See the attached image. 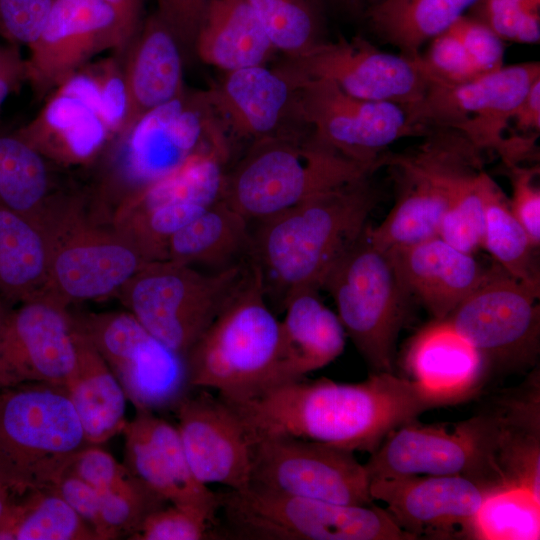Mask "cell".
Listing matches in <instances>:
<instances>
[{"label":"cell","instance_id":"obj_1","mask_svg":"<svg viewBox=\"0 0 540 540\" xmlns=\"http://www.w3.org/2000/svg\"><path fill=\"white\" fill-rule=\"evenodd\" d=\"M227 403L240 416L252 442L291 436L370 453L397 427L427 410L451 404L392 372H374L359 383L302 378L249 400Z\"/></svg>","mask_w":540,"mask_h":540},{"label":"cell","instance_id":"obj_2","mask_svg":"<svg viewBox=\"0 0 540 540\" xmlns=\"http://www.w3.org/2000/svg\"><path fill=\"white\" fill-rule=\"evenodd\" d=\"M378 199L368 176L259 220L253 259L264 281L271 277L284 297L300 288L320 289L327 271L367 226Z\"/></svg>","mask_w":540,"mask_h":540},{"label":"cell","instance_id":"obj_3","mask_svg":"<svg viewBox=\"0 0 540 540\" xmlns=\"http://www.w3.org/2000/svg\"><path fill=\"white\" fill-rule=\"evenodd\" d=\"M266 285L253 259L251 273L186 356L193 389H211L236 403L278 385L280 321L268 307Z\"/></svg>","mask_w":540,"mask_h":540},{"label":"cell","instance_id":"obj_4","mask_svg":"<svg viewBox=\"0 0 540 540\" xmlns=\"http://www.w3.org/2000/svg\"><path fill=\"white\" fill-rule=\"evenodd\" d=\"M378 168L347 158L295 126L251 143L226 174L223 201L249 222L284 211Z\"/></svg>","mask_w":540,"mask_h":540},{"label":"cell","instance_id":"obj_5","mask_svg":"<svg viewBox=\"0 0 540 540\" xmlns=\"http://www.w3.org/2000/svg\"><path fill=\"white\" fill-rule=\"evenodd\" d=\"M414 148L387 151L382 167L389 169L396 199L386 218L368 225L371 241L391 250L438 236L442 217L453 196L483 170V152L460 132L432 127Z\"/></svg>","mask_w":540,"mask_h":540},{"label":"cell","instance_id":"obj_6","mask_svg":"<svg viewBox=\"0 0 540 540\" xmlns=\"http://www.w3.org/2000/svg\"><path fill=\"white\" fill-rule=\"evenodd\" d=\"M88 445L64 386L0 389V481L15 492L53 488Z\"/></svg>","mask_w":540,"mask_h":540},{"label":"cell","instance_id":"obj_7","mask_svg":"<svg viewBox=\"0 0 540 540\" xmlns=\"http://www.w3.org/2000/svg\"><path fill=\"white\" fill-rule=\"evenodd\" d=\"M253 259L213 273L168 259L142 266L115 294L154 337L186 356L247 281Z\"/></svg>","mask_w":540,"mask_h":540},{"label":"cell","instance_id":"obj_8","mask_svg":"<svg viewBox=\"0 0 540 540\" xmlns=\"http://www.w3.org/2000/svg\"><path fill=\"white\" fill-rule=\"evenodd\" d=\"M223 539L415 540L387 510L291 497L254 487L219 493Z\"/></svg>","mask_w":540,"mask_h":540},{"label":"cell","instance_id":"obj_9","mask_svg":"<svg viewBox=\"0 0 540 540\" xmlns=\"http://www.w3.org/2000/svg\"><path fill=\"white\" fill-rule=\"evenodd\" d=\"M539 78V61H530L459 83L431 80L423 97L405 110L415 126L456 130L480 150L496 152L505 166L519 164L534 152L536 138L506 133L513 112Z\"/></svg>","mask_w":540,"mask_h":540},{"label":"cell","instance_id":"obj_10","mask_svg":"<svg viewBox=\"0 0 540 540\" xmlns=\"http://www.w3.org/2000/svg\"><path fill=\"white\" fill-rule=\"evenodd\" d=\"M320 288L333 298L337 315L374 372H392L407 293L392 254L375 245L368 224L323 277Z\"/></svg>","mask_w":540,"mask_h":540},{"label":"cell","instance_id":"obj_11","mask_svg":"<svg viewBox=\"0 0 540 540\" xmlns=\"http://www.w3.org/2000/svg\"><path fill=\"white\" fill-rule=\"evenodd\" d=\"M84 206L79 197L47 233V276L39 293L68 308L115 295L151 261L128 233L96 222Z\"/></svg>","mask_w":540,"mask_h":540},{"label":"cell","instance_id":"obj_12","mask_svg":"<svg viewBox=\"0 0 540 540\" xmlns=\"http://www.w3.org/2000/svg\"><path fill=\"white\" fill-rule=\"evenodd\" d=\"M204 92L186 89L140 117L116 137L113 178L124 186L120 204L171 174L197 153L230 146Z\"/></svg>","mask_w":540,"mask_h":540},{"label":"cell","instance_id":"obj_13","mask_svg":"<svg viewBox=\"0 0 540 540\" xmlns=\"http://www.w3.org/2000/svg\"><path fill=\"white\" fill-rule=\"evenodd\" d=\"M71 314L75 327L103 357L135 409L176 408L193 389L186 359L127 310Z\"/></svg>","mask_w":540,"mask_h":540},{"label":"cell","instance_id":"obj_14","mask_svg":"<svg viewBox=\"0 0 540 540\" xmlns=\"http://www.w3.org/2000/svg\"><path fill=\"white\" fill-rule=\"evenodd\" d=\"M296 84V120L354 161L380 168L391 144L422 137L430 129L413 125L400 105L353 97L328 80H296Z\"/></svg>","mask_w":540,"mask_h":540},{"label":"cell","instance_id":"obj_15","mask_svg":"<svg viewBox=\"0 0 540 540\" xmlns=\"http://www.w3.org/2000/svg\"><path fill=\"white\" fill-rule=\"evenodd\" d=\"M354 452L291 436L253 441L251 487L291 497L369 505V477Z\"/></svg>","mask_w":540,"mask_h":540},{"label":"cell","instance_id":"obj_16","mask_svg":"<svg viewBox=\"0 0 540 540\" xmlns=\"http://www.w3.org/2000/svg\"><path fill=\"white\" fill-rule=\"evenodd\" d=\"M539 293L496 264L446 319L477 350L484 368H524L539 353Z\"/></svg>","mask_w":540,"mask_h":540},{"label":"cell","instance_id":"obj_17","mask_svg":"<svg viewBox=\"0 0 540 540\" xmlns=\"http://www.w3.org/2000/svg\"><path fill=\"white\" fill-rule=\"evenodd\" d=\"M405 423L371 453L364 465L373 479L460 475L495 490L490 426L485 413L454 425Z\"/></svg>","mask_w":540,"mask_h":540},{"label":"cell","instance_id":"obj_18","mask_svg":"<svg viewBox=\"0 0 540 540\" xmlns=\"http://www.w3.org/2000/svg\"><path fill=\"white\" fill-rule=\"evenodd\" d=\"M295 80L323 79L364 100L404 109L416 104L430 82L421 59L383 51L361 36L322 42L279 66Z\"/></svg>","mask_w":540,"mask_h":540},{"label":"cell","instance_id":"obj_19","mask_svg":"<svg viewBox=\"0 0 540 540\" xmlns=\"http://www.w3.org/2000/svg\"><path fill=\"white\" fill-rule=\"evenodd\" d=\"M77 362L71 311L43 293L11 309L3 331V388L21 383L65 386Z\"/></svg>","mask_w":540,"mask_h":540},{"label":"cell","instance_id":"obj_20","mask_svg":"<svg viewBox=\"0 0 540 540\" xmlns=\"http://www.w3.org/2000/svg\"><path fill=\"white\" fill-rule=\"evenodd\" d=\"M15 132L50 162L83 165L117 136L86 64L50 94L43 108Z\"/></svg>","mask_w":540,"mask_h":540},{"label":"cell","instance_id":"obj_21","mask_svg":"<svg viewBox=\"0 0 540 540\" xmlns=\"http://www.w3.org/2000/svg\"><path fill=\"white\" fill-rule=\"evenodd\" d=\"M494 490L460 475H419L373 479V500L386 504L396 524L415 539L474 538L477 513Z\"/></svg>","mask_w":540,"mask_h":540},{"label":"cell","instance_id":"obj_22","mask_svg":"<svg viewBox=\"0 0 540 540\" xmlns=\"http://www.w3.org/2000/svg\"><path fill=\"white\" fill-rule=\"evenodd\" d=\"M180 440L199 482L242 490L250 485L253 443L235 409L207 389L190 392L175 408Z\"/></svg>","mask_w":540,"mask_h":540},{"label":"cell","instance_id":"obj_23","mask_svg":"<svg viewBox=\"0 0 540 540\" xmlns=\"http://www.w3.org/2000/svg\"><path fill=\"white\" fill-rule=\"evenodd\" d=\"M115 15L102 0H53L28 46L26 81L36 96L49 95L97 53L115 49Z\"/></svg>","mask_w":540,"mask_h":540},{"label":"cell","instance_id":"obj_24","mask_svg":"<svg viewBox=\"0 0 540 540\" xmlns=\"http://www.w3.org/2000/svg\"><path fill=\"white\" fill-rule=\"evenodd\" d=\"M123 430L129 471L168 503L194 509L219 521V493L194 476L176 426L155 412L135 409Z\"/></svg>","mask_w":540,"mask_h":540},{"label":"cell","instance_id":"obj_25","mask_svg":"<svg viewBox=\"0 0 540 540\" xmlns=\"http://www.w3.org/2000/svg\"><path fill=\"white\" fill-rule=\"evenodd\" d=\"M296 88L283 69L261 64L225 71L204 93L225 131L251 144L295 127Z\"/></svg>","mask_w":540,"mask_h":540},{"label":"cell","instance_id":"obj_26","mask_svg":"<svg viewBox=\"0 0 540 540\" xmlns=\"http://www.w3.org/2000/svg\"><path fill=\"white\" fill-rule=\"evenodd\" d=\"M389 251L407 293L435 320L446 319L492 269L439 236Z\"/></svg>","mask_w":540,"mask_h":540},{"label":"cell","instance_id":"obj_27","mask_svg":"<svg viewBox=\"0 0 540 540\" xmlns=\"http://www.w3.org/2000/svg\"><path fill=\"white\" fill-rule=\"evenodd\" d=\"M127 107L121 130L184 90L182 47L166 23L152 14L122 57Z\"/></svg>","mask_w":540,"mask_h":540},{"label":"cell","instance_id":"obj_28","mask_svg":"<svg viewBox=\"0 0 540 540\" xmlns=\"http://www.w3.org/2000/svg\"><path fill=\"white\" fill-rule=\"evenodd\" d=\"M318 290L300 288L283 298L285 317L280 321L282 362L278 385L304 378L344 351L346 332L338 315L320 299Z\"/></svg>","mask_w":540,"mask_h":540},{"label":"cell","instance_id":"obj_29","mask_svg":"<svg viewBox=\"0 0 540 540\" xmlns=\"http://www.w3.org/2000/svg\"><path fill=\"white\" fill-rule=\"evenodd\" d=\"M502 400L497 409L487 412L496 484L499 488H525L540 497L538 384Z\"/></svg>","mask_w":540,"mask_h":540},{"label":"cell","instance_id":"obj_30","mask_svg":"<svg viewBox=\"0 0 540 540\" xmlns=\"http://www.w3.org/2000/svg\"><path fill=\"white\" fill-rule=\"evenodd\" d=\"M406 364L415 382L452 404L475 390L485 369L477 350L447 319L436 320L414 337Z\"/></svg>","mask_w":540,"mask_h":540},{"label":"cell","instance_id":"obj_31","mask_svg":"<svg viewBox=\"0 0 540 540\" xmlns=\"http://www.w3.org/2000/svg\"><path fill=\"white\" fill-rule=\"evenodd\" d=\"M72 195L57 188L48 159L15 130L0 128V207L27 217L45 232Z\"/></svg>","mask_w":540,"mask_h":540},{"label":"cell","instance_id":"obj_32","mask_svg":"<svg viewBox=\"0 0 540 540\" xmlns=\"http://www.w3.org/2000/svg\"><path fill=\"white\" fill-rule=\"evenodd\" d=\"M74 340L76 367L64 387L88 444L100 445L123 432L128 399L103 357L75 325Z\"/></svg>","mask_w":540,"mask_h":540},{"label":"cell","instance_id":"obj_33","mask_svg":"<svg viewBox=\"0 0 540 540\" xmlns=\"http://www.w3.org/2000/svg\"><path fill=\"white\" fill-rule=\"evenodd\" d=\"M194 50L230 71L264 64L275 49L248 0H207Z\"/></svg>","mask_w":540,"mask_h":540},{"label":"cell","instance_id":"obj_34","mask_svg":"<svg viewBox=\"0 0 540 540\" xmlns=\"http://www.w3.org/2000/svg\"><path fill=\"white\" fill-rule=\"evenodd\" d=\"M249 221L223 200L176 231L167 241L165 259L222 270L253 259Z\"/></svg>","mask_w":540,"mask_h":540},{"label":"cell","instance_id":"obj_35","mask_svg":"<svg viewBox=\"0 0 540 540\" xmlns=\"http://www.w3.org/2000/svg\"><path fill=\"white\" fill-rule=\"evenodd\" d=\"M49 240L32 220L0 207V297L20 303L46 281Z\"/></svg>","mask_w":540,"mask_h":540},{"label":"cell","instance_id":"obj_36","mask_svg":"<svg viewBox=\"0 0 540 540\" xmlns=\"http://www.w3.org/2000/svg\"><path fill=\"white\" fill-rule=\"evenodd\" d=\"M476 0H378L367 12L374 31L410 58L445 31Z\"/></svg>","mask_w":540,"mask_h":540},{"label":"cell","instance_id":"obj_37","mask_svg":"<svg viewBox=\"0 0 540 540\" xmlns=\"http://www.w3.org/2000/svg\"><path fill=\"white\" fill-rule=\"evenodd\" d=\"M484 211L482 248H485L509 276L540 292V271L536 248L513 215L509 200L491 176L480 178Z\"/></svg>","mask_w":540,"mask_h":540},{"label":"cell","instance_id":"obj_38","mask_svg":"<svg viewBox=\"0 0 540 540\" xmlns=\"http://www.w3.org/2000/svg\"><path fill=\"white\" fill-rule=\"evenodd\" d=\"M0 540H98L54 488L21 494L0 524Z\"/></svg>","mask_w":540,"mask_h":540},{"label":"cell","instance_id":"obj_39","mask_svg":"<svg viewBox=\"0 0 540 540\" xmlns=\"http://www.w3.org/2000/svg\"><path fill=\"white\" fill-rule=\"evenodd\" d=\"M275 50L300 56L320 43L323 0H248Z\"/></svg>","mask_w":540,"mask_h":540},{"label":"cell","instance_id":"obj_40","mask_svg":"<svg viewBox=\"0 0 540 540\" xmlns=\"http://www.w3.org/2000/svg\"><path fill=\"white\" fill-rule=\"evenodd\" d=\"M540 536V497L528 489L491 491L477 513L474 538L535 540Z\"/></svg>","mask_w":540,"mask_h":540},{"label":"cell","instance_id":"obj_41","mask_svg":"<svg viewBox=\"0 0 540 540\" xmlns=\"http://www.w3.org/2000/svg\"><path fill=\"white\" fill-rule=\"evenodd\" d=\"M99 496L104 540L131 539L149 514L168 503L135 475L119 487L99 491Z\"/></svg>","mask_w":540,"mask_h":540},{"label":"cell","instance_id":"obj_42","mask_svg":"<svg viewBox=\"0 0 540 540\" xmlns=\"http://www.w3.org/2000/svg\"><path fill=\"white\" fill-rule=\"evenodd\" d=\"M478 172L451 199L440 223L438 236L456 249L474 254L482 247L484 211Z\"/></svg>","mask_w":540,"mask_h":540},{"label":"cell","instance_id":"obj_43","mask_svg":"<svg viewBox=\"0 0 540 540\" xmlns=\"http://www.w3.org/2000/svg\"><path fill=\"white\" fill-rule=\"evenodd\" d=\"M133 540L223 539L220 522L194 509L170 504L149 514Z\"/></svg>","mask_w":540,"mask_h":540},{"label":"cell","instance_id":"obj_44","mask_svg":"<svg viewBox=\"0 0 540 540\" xmlns=\"http://www.w3.org/2000/svg\"><path fill=\"white\" fill-rule=\"evenodd\" d=\"M469 9L473 18L504 41L534 44L540 40V12L521 0H476Z\"/></svg>","mask_w":540,"mask_h":540},{"label":"cell","instance_id":"obj_45","mask_svg":"<svg viewBox=\"0 0 540 540\" xmlns=\"http://www.w3.org/2000/svg\"><path fill=\"white\" fill-rule=\"evenodd\" d=\"M421 59L432 81L459 83L481 75L460 40L448 28L430 40Z\"/></svg>","mask_w":540,"mask_h":540},{"label":"cell","instance_id":"obj_46","mask_svg":"<svg viewBox=\"0 0 540 540\" xmlns=\"http://www.w3.org/2000/svg\"><path fill=\"white\" fill-rule=\"evenodd\" d=\"M448 29L460 40L480 74L496 71L505 65L504 40L481 21L462 15Z\"/></svg>","mask_w":540,"mask_h":540},{"label":"cell","instance_id":"obj_47","mask_svg":"<svg viewBox=\"0 0 540 540\" xmlns=\"http://www.w3.org/2000/svg\"><path fill=\"white\" fill-rule=\"evenodd\" d=\"M511 182L510 209L527 232L532 244L540 245V188L539 165L521 163L506 166Z\"/></svg>","mask_w":540,"mask_h":540},{"label":"cell","instance_id":"obj_48","mask_svg":"<svg viewBox=\"0 0 540 540\" xmlns=\"http://www.w3.org/2000/svg\"><path fill=\"white\" fill-rule=\"evenodd\" d=\"M53 0H0V33L11 44L29 46L38 37Z\"/></svg>","mask_w":540,"mask_h":540},{"label":"cell","instance_id":"obj_49","mask_svg":"<svg viewBox=\"0 0 540 540\" xmlns=\"http://www.w3.org/2000/svg\"><path fill=\"white\" fill-rule=\"evenodd\" d=\"M77 476L98 491L114 489L126 483L133 474L99 445L82 449L69 467Z\"/></svg>","mask_w":540,"mask_h":540},{"label":"cell","instance_id":"obj_50","mask_svg":"<svg viewBox=\"0 0 540 540\" xmlns=\"http://www.w3.org/2000/svg\"><path fill=\"white\" fill-rule=\"evenodd\" d=\"M207 0H157L155 12L171 29L182 49H194Z\"/></svg>","mask_w":540,"mask_h":540},{"label":"cell","instance_id":"obj_51","mask_svg":"<svg viewBox=\"0 0 540 540\" xmlns=\"http://www.w3.org/2000/svg\"><path fill=\"white\" fill-rule=\"evenodd\" d=\"M53 488L93 529L98 540H104L99 491L69 472Z\"/></svg>","mask_w":540,"mask_h":540},{"label":"cell","instance_id":"obj_52","mask_svg":"<svg viewBox=\"0 0 540 540\" xmlns=\"http://www.w3.org/2000/svg\"><path fill=\"white\" fill-rule=\"evenodd\" d=\"M115 15V55L122 58L140 29L142 0H102Z\"/></svg>","mask_w":540,"mask_h":540},{"label":"cell","instance_id":"obj_53","mask_svg":"<svg viewBox=\"0 0 540 540\" xmlns=\"http://www.w3.org/2000/svg\"><path fill=\"white\" fill-rule=\"evenodd\" d=\"M26 81L25 60L22 59L18 45L4 46L0 57V107L20 84Z\"/></svg>","mask_w":540,"mask_h":540},{"label":"cell","instance_id":"obj_54","mask_svg":"<svg viewBox=\"0 0 540 540\" xmlns=\"http://www.w3.org/2000/svg\"><path fill=\"white\" fill-rule=\"evenodd\" d=\"M511 123L522 133L537 136L540 131V78L525 94L512 114Z\"/></svg>","mask_w":540,"mask_h":540},{"label":"cell","instance_id":"obj_55","mask_svg":"<svg viewBox=\"0 0 540 540\" xmlns=\"http://www.w3.org/2000/svg\"><path fill=\"white\" fill-rule=\"evenodd\" d=\"M20 495L0 481V524L6 518Z\"/></svg>","mask_w":540,"mask_h":540},{"label":"cell","instance_id":"obj_56","mask_svg":"<svg viewBox=\"0 0 540 540\" xmlns=\"http://www.w3.org/2000/svg\"><path fill=\"white\" fill-rule=\"evenodd\" d=\"M12 309V304L0 297V389L3 388L1 367V343L7 317Z\"/></svg>","mask_w":540,"mask_h":540},{"label":"cell","instance_id":"obj_57","mask_svg":"<svg viewBox=\"0 0 540 540\" xmlns=\"http://www.w3.org/2000/svg\"><path fill=\"white\" fill-rule=\"evenodd\" d=\"M350 8H360L365 0H342Z\"/></svg>","mask_w":540,"mask_h":540},{"label":"cell","instance_id":"obj_58","mask_svg":"<svg viewBox=\"0 0 540 540\" xmlns=\"http://www.w3.org/2000/svg\"><path fill=\"white\" fill-rule=\"evenodd\" d=\"M3 49H4V46H0V57L2 55Z\"/></svg>","mask_w":540,"mask_h":540}]
</instances>
